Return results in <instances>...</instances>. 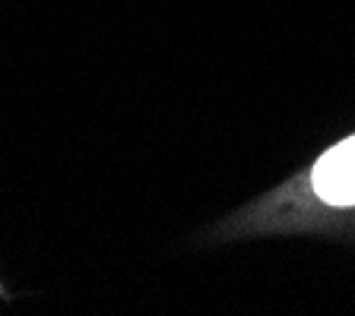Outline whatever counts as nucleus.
Returning a JSON list of instances; mask_svg holds the SVG:
<instances>
[{"label": "nucleus", "mask_w": 355, "mask_h": 316, "mask_svg": "<svg viewBox=\"0 0 355 316\" xmlns=\"http://www.w3.org/2000/svg\"><path fill=\"white\" fill-rule=\"evenodd\" d=\"M311 184L330 206H355V136L320 155Z\"/></svg>", "instance_id": "f257e3e1"}]
</instances>
